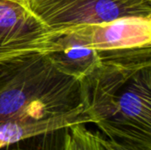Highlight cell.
<instances>
[{
  "label": "cell",
  "mask_w": 151,
  "mask_h": 150,
  "mask_svg": "<svg viewBox=\"0 0 151 150\" xmlns=\"http://www.w3.org/2000/svg\"><path fill=\"white\" fill-rule=\"evenodd\" d=\"M80 80L88 113L109 140L151 144V45L100 51Z\"/></svg>",
  "instance_id": "cell-1"
},
{
  "label": "cell",
  "mask_w": 151,
  "mask_h": 150,
  "mask_svg": "<svg viewBox=\"0 0 151 150\" xmlns=\"http://www.w3.org/2000/svg\"><path fill=\"white\" fill-rule=\"evenodd\" d=\"M73 115L89 116L81 80L58 70L43 51L0 59V126Z\"/></svg>",
  "instance_id": "cell-2"
},
{
  "label": "cell",
  "mask_w": 151,
  "mask_h": 150,
  "mask_svg": "<svg viewBox=\"0 0 151 150\" xmlns=\"http://www.w3.org/2000/svg\"><path fill=\"white\" fill-rule=\"evenodd\" d=\"M50 31L114 19H151V0H24Z\"/></svg>",
  "instance_id": "cell-3"
},
{
  "label": "cell",
  "mask_w": 151,
  "mask_h": 150,
  "mask_svg": "<svg viewBox=\"0 0 151 150\" xmlns=\"http://www.w3.org/2000/svg\"><path fill=\"white\" fill-rule=\"evenodd\" d=\"M50 34L23 2L0 0V59L45 51Z\"/></svg>",
  "instance_id": "cell-4"
},
{
  "label": "cell",
  "mask_w": 151,
  "mask_h": 150,
  "mask_svg": "<svg viewBox=\"0 0 151 150\" xmlns=\"http://www.w3.org/2000/svg\"><path fill=\"white\" fill-rule=\"evenodd\" d=\"M70 28L88 46L98 51L151 45V19L127 17Z\"/></svg>",
  "instance_id": "cell-5"
},
{
  "label": "cell",
  "mask_w": 151,
  "mask_h": 150,
  "mask_svg": "<svg viewBox=\"0 0 151 150\" xmlns=\"http://www.w3.org/2000/svg\"><path fill=\"white\" fill-rule=\"evenodd\" d=\"M61 72L81 80L100 62V51L88 46L71 29L50 31L43 51Z\"/></svg>",
  "instance_id": "cell-6"
},
{
  "label": "cell",
  "mask_w": 151,
  "mask_h": 150,
  "mask_svg": "<svg viewBox=\"0 0 151 150\" xmlns=\"http://www.w3.org/2000/svg\"><path fill=\"white\" fill-rule=\"evenodd\" d=\"M93 123L88 115H73L40 121H12L0 126V148L28 137L63 129L76 124Z\"/></svg>",
  "instance_id": "cell-7"
},
{
  "label": "cell",
  "mask_w": 151,
  "mask_h": 150,
  "mask_svg": "<svg viewBox=\"0 0 151 150\" xmlns=\"http://www.w3.org/2000/svg\"><path fill=\"white\" fill-rule=\"evenodd\" d=\"M86 125L76 124L65 127L60 150H114L102 132L88 129Z\"/></svg>",
  "instance_id": "cell-8"
},
{
  "label": "cell",
  "mask_w": 151,
  "mask_h": 150,
  "mask_svg": "<svg viewBox=\"0 0 151 150\" xmlns=\"http://www.w3.org/2000/svg\"><path fill=\"white\" fill-rule=\"evenodd\" d=\"M64 134L65 128L58 129L5 145L0 150H60Z\"/></svg>",
  "instance_id": "cell-9"
},
{
  "label": "cell",
  "mask_w": 151,
  "mask_h": 150,
  "mask_svg": "<svg viewBox=\"0 0 151 150\" xmlns=\"http://www.w3.org/2000/svg\"><path fill=\"white\" fill-rule=\"evenodd\" d=\"M109 141L114 150H151V144H143L130 141Z\"/></svg>",
  "instance_id": "cell-10"
},
{
  "label": "cell",
  "mask_w": 151,
  "mask_h": 150,
  "mask_svg": "<svg viewBox=\"0 0 151 150\" xmlns=\"http://www.w3.org/2000/svg\"><path fill=\"white\" fill-rule=\"evenodd\" d=\"M14 1H18V2H23V3H24V0H14Z\"/></svg>",
  "instance_id": "cell-11"
}]
</instances>
